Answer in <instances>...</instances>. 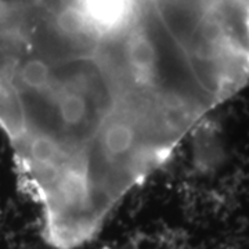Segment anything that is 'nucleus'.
Listing matches in <instances>:
<instances>
[{
  "label": "nucleus",
  "instance_id": "obj_1",
  "mask_svg": "<svg viewBox=\"0 0 249 249\" xmlns=\"http://www.w3.org/2000/svg\"><path fill=\"white\" fill-rule=\"evenodd\" d=\"M248 82L249 0H0V124L55 249Z\"/></svg>",
  "mask_w": 249,
  "mask_h": 249
}]
</instances>
